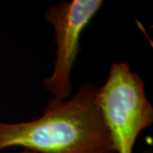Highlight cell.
I'll return each instance as SVG.
<instances>
[{
    "mask_svg": "<svg viewBox=\"0 0 153 153\" xmlns=\"http://www.w3.org/2000/svg\"><path fill=\"white\" fill-rule=\"evenodd\" d=\"M97 101L116 153H132L140 132L153 123V107L139 74L125 63L111 66Z\"/></svg>",
    "mask_w": 153,
    "mask_h": 153,
    "instance_id": "cell-2",
    "label": "cell"
},
{
    "mask_svg": "<svg viewBox=\"0 0 153 153\" xmlns=\"http://www.w3.org/2000/svg\"><path fill=\"white\" fill-rule=\"evenodd\" d=\"M140 153H152V152L148 150V151H145V152H140Z\"/></svg>",
    "mask_w": 153,
    "mask_h": 153,
    "instance_id": "cell-5",
    "label": "cell"
},
{
    "mask_svg": "<svg viewBox=\"0 0 153 153\" xmlns=\"http://www.w3.org/2000/svg\"><path fill=\"white\" fill-rule=\"evenodd\" d=\"M103 5L101 0H73L49 6L47 21L55 29L57 53L53 74L44 81L54 99L66 100L71 93V73L79 52L83 29Z\"/></svg>",
    "mask_w": 153,
    "mask_h": 153,
    "instance_id": "cell-3",
    "label": "cell"
},
{
    "mask_svg": "<svg viewBox=\"0 0 153 153\" xmlns=\"http://www.w3.org/2000/svg\"><path fill=\"white\" fill-rule=\"evenodd\" d=\"M97 90L83 83L70 100H50L38 119L0 123V151L22 146L38 153H116Z\"/></svg>",
    "mask_w": 153,
    "mask_h": 153,
    "instance_id": "cell-1",
    "label": "cell"
},
{
    "mask_svg": "<svg viewBox=\"0 0 153 153\" xmlns=\"http://www.w3.org/2000/svg\"><path fill=\"white\" fill-rule=\"evenodd\" d=\"M21 153H38V152H33V151H30V150H26V151H24V152H22Z\"/></svg>",
    "mask_w": 153,
    "mask_h": 153,
    "instance_id": "cell-4",
    "label": "cell"
}]
</instances>
